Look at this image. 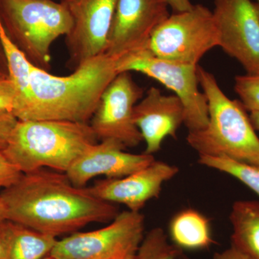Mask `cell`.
<instances>
[{
  "label": "cell",
  "mask_w": 259,
  "mask_h": 259,
  "mask_svg": "<svg viewBox=\"0 0 259 259\" xmlns=\"http://www.w3.org/2000/svg\"><path fill=\"white\" fill-rule=\"evenodd\" d=\"M177 259H194L190 258V257H189L188 255H187L185 254V253H184V251L182 252V253L180 255V256L178 257V258Z\"/></svg>",
  "instance_id": "cell-31"
},
{
  "label": "cell",
  "mask_w": 259,
  "mask_h": 259,
  "mask_svg": "<svg viewBox=\"0 0 259 259\" xmlns=\"http://www.w3.org/2000/svg\"><path fill=\"white\" fill-rule=\"evenodd\" d=\"M144 231V216L127 209L107 226L57 241L50 255L56 259H136Z\"/></svg>",
  "instance_id": "cell-7"
},
{
  "label": "cell",
  "mask_w": 259,
  "mask_h": 259,
  "mask_svg": "<svg viewBox=\"0 0 259 259\" xmlns=\"http://www.w3.org/2000/svg\"><path fill=\"white\" fill-rule=\"evenodd\" d=\"M166 0H118L105 54L120 60L148 50L156 29L171 15Z\"/></svg>",
  "instance_id": "cell-10"
},
{
  "label": "cell",
  "mask_w": 259,
  "mask_h": 259,
  "mask_svg": "<svg viewBox=\"0 0 259 259\" xmlns=\"http://www.w3.org/2000/svg\"><path fill=\"white\" fill-rule=\"evenodd\" d=\"M3 222L0 223V259H5V240L4 232L2 226Z\"/></svg>",
  "instance_id": "cell-28"
},
{
  "label": "cell",
  "mask_w": 259,
  "mask_h": 259,
  "mask_svg": "<svg viewBox=\"0 0 259 259\" xmlns=\"http://www.w3.org/2000/svg\"><path fill=\"white\" fill-rule=\"evenodd\" d=\"M18 119L10 112H0V151H3L8 144Z\"/></svg>",
  "instance_id": "cell-24"
},
{
  "label": "cell",
  "mask_w": 259,
  "mask_h": 259,
  "mask_svg": "<svg viewBox=\"0 0 259 259\" xmlns=\"http://www.w3.org/2000/svg\"><path fill=\"white\" fill-rule=\"evenodd\" d=\"M5 240V259H42L50 255L56 237L6 220L2 223Z\"/></svg>",
  "instance_id": "cell-16"
},
{
  "label": "cell",
  "mask_w": 259,
  "mask_h": 259,
  "mask_svg": "<svg viewBox=\"0 0 259 259\" xmlns=\"http://www.w3.org/2000/svg\"><path fill=\"white\" fill-rule=\"evenodd\" d=\"M182 252L168 242L162 228H155L144 236L136 259H177Z\"/></svg>",
  "instance_id": "cell-20"
},
{
  "label": "cell",
  "mask_w": 259,
  "mask_h": 259,
  "mask_svg": "<svg viewBox=\"0 0 259 259\" xmlns=\"http://www.w3.org/2000/svg\"><path fill=\"white\" fill-rule=\"evenodd\" d=\"M97 143L98 140L90 123L18 120L3 152L23 174L40 168L66 173Z\"/></svg>",
  "instance_id": "cell-3"
},
{
  "label": "cell",
  "mask_w": 259,
  "mask_h": 259,
  "mask_svg": "<svg viewBox=\"0 0 259 259\" xmlns=\"http://www.w3.org/2000/svg\"><path fill=\"white\" fill-rule=\"evenodd\" d=\"M144 97V90L131 72H120L102 93L90 125L98 141L112 140L125 148L136 147L143 141L134 120V107Z\"/></svg>",
  "instance_id": "cell-9"
},
{
  "label": "cell",
  "mask_w": 259,
  "mask_h": 259,
  "mask_svg": "<svg viewBox=\"0 0 259 259\" xmlns=\"http://www.w3.org/2000/svg\"><path fill=\"white\" fill-rule=\"evenodd\" d=\"M118 0H61L72 25L65 36L69 69L105 54L107 37Z\"/></svg>",
  "instance_id": "cell-11"
},
{
  "label": "cell",
  "mask_w": 259,
  "mask_h": 259,
  "mask_svg": "<svg viewBox=\"0 0 259 259\" xmlns=\"http://www.w3.org/2000/svg\"><path fill=\"white\" fill-rule=\"evenodd\" d=\"M197 66L163 60L148 50L117 61L118 73H141L173 91L183 105L184 124L189 132L204 129L209 122L208 103L205 95L199 90Z\"/></svg>",
  "instance_id": "cell-8"
},
{
  "label": "cell",
  "mask_w": 259,
  "mask_h": 259,
  "mask_svg": "<svg viewBox=\"0 0 259 259\" xmlns=\"http://www.w3.org/2000/svg\"><path fill=\"white\" fill-rule=\"evenodd\" d=\"M169 8L174 13H180L192 8L193 4L190 0H166Z\"/></svg>",
  "instance_id": "cell-27"
},
{
  "label": "cell",
  "mask_w": 259,
  "mask_h": 259,
  "mask_svg": "<svg viewBox=\"0 0 259 259\" xmlns=\"http://www.w3.org/2000/svg\"><path fill=\"white\" fill-rule=\"evenodd\" d=\"M42 259H56V258H54V256H52L51 255H47V257H45V258Z\"/></svg>",
  "instance_id": "cell-33"
},
{
  "label": "cell",
  "mask_w": 259,
  "mask_h": 259,
  "mask_svg": "<svg viewBox=\"0 0 259 259\" xmlns=\"http://www.w3.org/2000/svg\"><path fill=\"white\" fill-rule=\"evenodd\" d=\"M234 89L246 111L259 112V74L238 75Z\"/></svg>",
  "instance_id": "cell-21"
},
{
  "label": "cell",
  "mask_w": 259,
  "mask_h": 259,
  "mask_svg": "<svg viewBox=\"0 0 259 259\" xmlns=\"http://www.w3.org/2000/svg\"><path fill=\"white\" fill-rule=\"evenodd\" d=\"M198 163L235 177L259 197V166L224 156H199Z\"/></svg>",
  "instance_id": "cell-19"
},
{
  "label": "cell",
  "mask_w": 259,
  "mask_h": 259,
  "mask_svg": "<svg viewBox=\"0 0 259 259\" xmlns=\"http://www.w3.org/2000/svg\"><path fill=\"white\" fill-rule=\"evenodd\" d=\"M256 3H257V5H258V7H259V0H256Z\"/></svg>",
  "instance_id": "cell-34"
},
{
  "label": "cell",
  "mask_w": 259,
  "mask_h": 259,
  "mask_svg": "<svg viewBox=\"0 0 259 259\" xmlns=\"http://www.w3.org/2000/svg\"><path fill=\"white\" fill-rule=\"evenodd\" d=\"M1 191L2 188L0 187V223L7 220L6 209L2 197Z\"/></svg>",
  "instance_id": "cell-30"
},
{
  "label": "cell",
  "mask_w": 259,
  "mask_h": 259,
  "mask_svg": "<svg viewBox=\"0 0 259 259\" xmlns=\"http://www.w3.org/2000/svg\"><path fill=\"white\" fill-rule=\"evenodd\" d=\"M15 96L16 93L11 79H0V112L13 111Z\"/></svg>",
  "instance_id": "cell-23"
},
{
  "label": "cell",
  "mask_w": 259,
  "mask_h": 259,
  "mask_svg": "<svg viewBox=\"0 0 259 259\" xmlns=\"http://www.w3.org/2000/svg\"><path fill=\"white\" fill-rule=\"evenodd\" d=\"M249 117L250 121H251L252 122V125H253L255 131H259V112H250Z\"/></svg>",
  "instance_id": "cell-29"
},
{
  "label": "cell",
  "mask_w": 259,
  "mask_h": 259,
  "mask_svg": "<svg viewBox=\"0 0 259 259\" xmlns=\"http://www.w3.org/2000/svg\"><path fill=\"white\" fill-rule=\"evenodd\" d=\"M197 73L208 103L209 122L204 129L189 132L187 144L199 156H224L259 166V138L246 110L228 98L214 75L199 65Z\"/></svg>",
  "instance_id": "cell-4"
},
{
  "label": "cell",
  "mask_w": 259,
  "mask_h": 259,
  "mask_svg": "<svg viewBox=\"0 0 259 259\" xmlns=\"http://www.w3.org/2000/svg\"><path fill=\"white\" fill-rule=\"evenodd\" d=\"M168 235L172 243L183 251L207 249L214 243L209 220L192 208L182 209L173 216Z\"/></svg>",
  "instance_id": "cell-17"
},
{
  "label": "cell",
  "mask_w": 259,
  "mask_h": 259,
  "mask_svg": "<svg viewBox=\"0 0 259 259\" xmlns=\"http://www.w3.org/2000/svg\"><path fill=\"white\" fill-rule=\"evenodd\" d=\"M219 47L247 74H259V7L251 0H213Z\"/></svg>",
  "instance_id": "cell-12"
},
{
  "label": "cell",
  "mask_w": 259,
  "mask_h": 259,
  "mask_svg": "<svg viewBox=\"0 0 259 259\" xmlns=\"http://www.w3.org/2000/svg\"><path fill=\"white\" fill-rule=\"evenodd\" d=\"M231 246L252 259H259V201H236L230 214Z\"/></svg>",
  "instance_id": "cell-18"
},
{
  "label": "cell",
  "mask_w": 259,
  "mask_h": 259,
  "mask_svg": "<svg viewBox=\"0 0 259 259\" xmlns=\"http://www.w3.org/2000/svg\"><path fill=\"white\" fill-rule=\"evenodd\" d=\"M22 175L23 173L6 158L3 151H0V187L4 189L13 185Z\"/></svg>",
  "instance_id": "cell-22"
},
{
  "label": "cell",
  "mask_w": 259,
  "mask_h": 259,
  "mask_svg": "<svg viewBox=\"0 0 259 259\" xmlns=\"http://www.w3.org/2000/svg\"><path fill=\"white\" fill-rule=\"evenodd\" d=\"M0 20L10 41L35 67L49 71L51 48L71 30V17L54 0H0Z\"/></svg>",
  "instance_id": "cell-5"
},
{
  "label": "cell",
  "mask_w": 259,
  "mask_h": 259,
  "mask_svg": "<svg viewBox=\"0 0 259 259\" xmlns=\"http://www.w3.org/2000/svg\"><path fill=\"white\" fill-rule=\"evenodd\" d=\"M179 171L176 166L154 160L127 176L97 181L88 188L102 200L124 204L129 210L140 211L148 201L157 198L163 184L176 176Z\"/></svg>",
  "instance_id": "cell-13"
},
{
  "label": "cell",
  "mask_w": 259,
  "mask_h": 259,
  "mask_svg": "<svg viewBox=\"0 0 259 259\" xmlns=\"http://www.w3.org/2000/svg\"><path fill=\"white\" fill-rule=\"evenodd\" d=\"M134 120L146 144L145 153L153 155L167 137H177L185 122V110L176 95H163L152 87L135 106Z\"/></svg>",
  "instance_id": "cell-15"
},
{
  "label": "cell",
  "mask_w": 259,
  "mask_h": 259,
  "mask_svg": "<svg viewBox=\"0 0 259 259\" xmlns=\"http://www.w3.org/2000/svg\"><path fill=\"white\" fill-rule=\"evenodd\" d=\"M212 259H252L244 253L233 248L230 247L228 249L222 252H218L213 255Z\"/></svg>",
  "instance_id": "cell-25"
},
{
  "label": "cell",
  "mask_w": 259,
  "mask_h": 259,
  "mask_svg": "<svg viewBox=\"0 0 259 259\" xmlns=\"http://www.w3.org/2000/svg\"><path fill=\"white\" fill-rule=\"evenodd\" d=\"M5 32L4 28H3V24H2L1 20H0V34L3 33Z\"/></svg>",
  "instance_id": "cell-32"
},
{
  "label": "cell",
  "mask_w": 259,
  "mask_h": 259,
  "mask_svg": "<svg viewBox=\"0 0 259 259\" xmlns=\"http://www.w3.org/2000/svg\"><path fill=\"white\" fill-rule=\"evenodd\" d=\"M1 194L7 220L56 238L90 223L111 222L119 213L115 204L49 168L23 174Z\"/></svg>",
  "instance_id": "cell-1"
},
{
  "label": "cell",
  "mask_w": 259,
  "mask_h": 259,
  "mask_svg": "<svg viewBox=\"0 0 259 259\" xmlns=\"http://www.w3.org/2000/svg\"><path fill=\"white\" fill-rule=\"evenodd\" d=\"M122 145L112 140L100 141L88 148L66 172L71 183L85 187L96 177L121 178L151 164L155 158L147 153L126 152Z\"/></svg>",
  "instance_id": "cell-14"
},
{
  "label": "cell",
  "mask_w": 259,
  "mask_h": 259,
  "mask_svg": "<svg viewBox=\"0 0 259 259\" xmlns=\"http://www.w3.org/2000/svg\"><path fill=\"white\" fill-rule=\"evenodd\" d=\"M117 74V61L106 54L86 61L68 76L33 66L28 88L12 112L18 120L90 123L102 93Z\"/></svg>",
  "instance_id": "cell-2"
},
{
  "label": "cell",
  "mask_w": 259,
  "mask_h": 259,
  "mask_svg": "<svg viewBox=\"0 0 259 259\" xmlns=\"http://www.w3.org/2000/svg\"><path fill=\"white\" fill-rule=\"evenodd\" d=\"M9 78L8 60H7L6 54H5L3 41L0 37V79H9Z\"/></svg>",
  "instance_id": "cell-26"
},
{
  "label": "cell",
  "mask_w": 259,
  "mask_h": 259,
  "mask_svg": "<svg viewBox=\"0 0 259 259\" xmlns=\"http://www.w3.org/2000/svg\"><path fill=\"white\" fill-rule=\"evenodd\" d=\"M219 47V31L212 10L204 5L174 13L150 40L153 56L177 64L197 66L206 53Z\"/></svg>",
  "instance_id": "cell-6"
}]
</instances>
